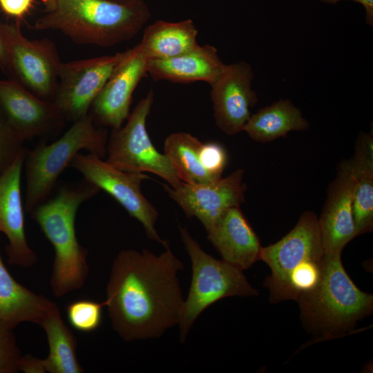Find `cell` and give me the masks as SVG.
<instances>
[{
    "mask_svg": "<svg viewBox=\"0 0 373 373\" xmlns=\"http://www.w3.org/2000/svg\"><path fill=\"white\" fill-rule=\"evenodd\" d=\"M23 142L0 105V174L12 165L25 149Z\"/></svg>",
    "mask_w": 373,
    "mask_h": 373,
    "instance_id": "27",
    "label": "cell"
},
{
    "mask_svg": "<svg viewBox=\"0 0 373 373\" xmlns=\"http://www.w3.org/2000/svg\"><path fill=\"white\" fill-rule=\"evenodd\" d=\"M329 4H336L343 0H320ZM358 3L363 6L365 10V19L368 25L373 24V0H350Z\"/></svg>",
    "mask_w": 373,
    "mask_h": 373,
    "instance_id": "31",
    "label": "cell"
},
{
    "mask_svg": "<svg viewBox=\"0 0 373 373\" xmlns=\"http://www.w3.org/2000/svg\"><path fill=\"white\" fill-rule=\"evenodd\" d=\"M200 155L206 171L216 179L220 178L227 162L225 149L216 142L202 143Z\"/></svg>",
    "mask_w": 373,
    "mask_h": 373,
    "instance_id": "29",
    "label": "cell"
},
{
    "mask_svg": "<svg viewBox=\"0 0 373 373\" xmlns=\"http://www.w3.org/2000/svg\"><path fill=\"white\" fill-rule=\"evenodd\" d=\"M206 231L223 260L244 270L259 260L262 246L240 207L227 209Z\"/></svg>",
    "mask_w": 373,
    "mask_h": 373,
    "instance_id": "18",
    "label": "cell"
},
{
    "mask_svg": "<svg viewBox=\"0 0 373 373\" xmlns=\"http://www.w3.org/2000/svg\"><path fill=\"white\" fill-rule=\"evenodd\" d=\"M145 2L122 4L108 0H55L34 28L61 32L78 44L108 48L138 34L151 18Z\"/></svg>",
    "mask_w": 373,
    "mask_h": 373,
    "instance_id": "3",
    "label": "cell"
},
{
    "mask_svg": "<svg viewBox=\"0 0 373 373\" xmlns=\"http://www.w3.org/2000/svg\"><path fill=\"white\" fill-rule=\"evenodd\" d=\"M0 105L24 142L55 133L66 122L52 101L37 97L11 79H0Z\"/></svg>",
    "mask_w": 373,
    "mask_h": 373,
    "instance_id": "15",
    "label": "cell"
},
{
    "mask_svg": "<svg viewBox=\"0 0 373 373\" xmlns=\"http://www.w3.org/2000/svg\"><path fill=\"white\" fill-rule=\"evenodd\" d=\"M21 358L14 329L0 322V373L20 371Z\"/></svg>",
    "mask_w": 373,
    "mask_h": 373,
    "instance_id": "28",
    "label": "cell"
},
{
    "mask_svg": "<svg viewBox=\"0 0 373 373\" xmlns=\"http://www.w3.org/2000/svg\"><path fill=\"white\" fill-rule=\"evenodd\" d=\"M202 142L185 132L169 135L164 144V153L168 157L182 182L204 184L216 179L204 168L200 159ZM222 178V177H221Z\"/></svg>",
    "mask_w": 373,
    "mask_h": 373,
    "instance_id": "25",
    "label": "cell"
},
{
    "mask_svg": "<svg viewBox=\"0 0 373 373\" xmlns=\"http://www.w3.org/2000/svg\"><path fill=\"white\" fill-rule=\"evenodd\" d=\"M105 302L97 303L90 300H78L66 307V316L70 325L82 332H91L97 329L102 323V308Z\"/></svg>",
    "mask_w": 373,
    "mask_h": 373,
    "instance_id": "26",
    "label": "cell"
},
{
    "mask_svg": "<svg viewBox=\"0 0 373 373\" xmlns=\"http://www.w3.org/2000/svg\"><path fill=\"white\" fill-rule=\"evenodd\" d=\"M308 128L309 123L300 109L289 99H281L251 114L243 131L253 140L267 143Z\"/></svg>",
    "mask_w": 373,
    "mask_h": 373,
    "instance_id": "24",
    "label": "cell"
},
{
    "mask_svg": "<svg viewBox=\"0 0 373 373\" xmlns=\"http://www.w3.org/2000/svg\"><path fill=\"white\" fill-rule=\"evenodd\" d=\"M224 66L214 46L199 45L175 57L148 61L147 74L155 81L204 82L211 85L220 77Z\"/></svg>",
    "mask_w": 373,
    "mask_h": 373,
    "instance_id": "19",
    "label": "cell"
},
{
    "mask_svg": "<svg viewBox=\"0 0 373 373\" xmlns=\"http://www.w3.org/2000/svg\"><path fill=\"white\" fill-rule=\"evenodd\" d=\"M154 98L151 90L129 114L126 124L112 129L105 160L122 171L155 174L176 188L183 182L168 157L155 148L146 128Z\"/></svg>",
    "mask_w": 373,
    "mask_h": 373,
    "instance_id": "7",
    "label": "cell"
},
{
    "mask_svg": "<svg viewBox=\"0 0 373 373\" xmlns=\"http://www.w3.org/2000/svg\"><path fill=\"white\" fill-rule=\"evenodd\" d=\"M341 256V252L324 254L318 285L296 300L304 322L326 337L346 332L373 309L372 295L356 286L346 273Z\"/></svg>",
    "mask_w": 373,
    "mask_h": 373,
    "instance_id": "4",
    "label": "cell"
},
{
    "mask_svg": "<svg viewBox=\"0 0 373 373\" xmlns=\"http://www.w3.org/2000/svg\"><path fill=\"white\" fill-rule=\"evenodd\" d=\"M184 265L169 247L160 255L122 250L113 262L105 306L125 341L159 338L178 325L184 298L178 278Z\"/></svg>",
    "mask_w": 373,
    "mask_h": 373,
    "instance_id": "1",
    "label": "cell"
},
{
    "mask_svg": "<svg viewBox=\"0 0 373 373\" xmlns=\"http://www.w3.org/2000/svg\"><path fill=\"white\" fill-rule=\"evenodd\" d=\"M324 254L317 215L306 211L281 240L261 247L259 260L266 262L271 271L265 282L270 290V301L286 300L290 274L304 262L321 259Z\"/></svg>",
    "mask_w": 373,
    "mask_h": 373,
    "instance_id": "10",
    "label": "cell"
},
{
    "mask_svg": "<svg viewBox=\"0 0 373 373\" xmlns=\"http://www.w3.org/2000/svg\"><path fill=\"white\" fill-rule=\"evenodd\" d=\"M57 307L43 295L18 283L6 267L0 254V322L15 329L24 322L38 324Z\"/></svg>",
    "mask_w": 373,
    "mask_h": 373,
    "instance_id": "20",
    "label": "cell"
},
{
    "mask_svg": "<svg viewBox=\"0 0 373 373\" xmlns=\"http://www.w3.org/2000/svg\"><path fill=\"white\" fill-rule=\"evenodd\" d=\"M73 123L56 141L50 144L42 142L32 149H26L24 208L27 212L48 198L61 173L81 150L106 159V128L97 126L89 113Z\"/></svg>",
    "mask_w": 373,
    "mask_h": 373,
    "instance_id": "5",
    "label": "cell"
},
{
    "mask_svg": "<svg viewBox=\"0 0 373 373\" xmlns=\"http://www.w3.org/2000/svg\"><path fill=\"white\" fill-rule=\"evenodd\" d=\"M354 175L355 186L352 216L356 236L373 229V136L372 132H361L354 146V153L346 160Z\"/></svg>",
    "mask_w": 373,
    "mask_h": 373,
    "instance_id": "22",
    "label": "cell"
},
{
    "mask_svg": "<svg viewBox=\"0 0 373 373\" xmlns=\"http://www.w3.org/2000/svg\"><path fill=\"white\" fill-rule=\"evenodd\" d=\"M198 34L191 19L177 22L157 20L144 28L138 45L148 61L167 59L198 46Z\"/></svg>",
    "mask_w": 373,
    "mask_h": 373,
    "instance_id": "23",
    "label": "cell"
},
{
    "mask_svg": "<svg viewBox=\"0 0 373 373\" xmlns=\"http://www.w3.org/2000/svg\"><path fill=\"white\" fill-rule=\"evenodd\" d=\"M6 71L10 79L37 97L52 101L58 82L61 61L52 41L29 39L19 22L0 23Z\"/></svg>",
    "mask_w": 373,
    "mask_h": 373,
    "instance_id": "8",
    "label": "cell"
},
{
    "mask_svg": "<svg viewBox=\"0 0 373 373\" xmlns=\"http://www.w3.org/2000/svg\"><path fill=\"white\" fill-rule=\"evenodd\" d=\"M254 73L249 64H225L220 77L211 84L213 117L218 128L229 135L241 131L258 101L251 88Z\"/></svg>",
    "mask_w": 373,
    "mask_h": 373,
    "instance_id": "13",
    "label": "cell"
},
{
    "mask_svg": "<svg viewBox=\"0 0 373 373\" xmlns=\"http://www.w3.org/2000/svg\"><path fill=\"white\" fill-rule=\"evenodd\" d=\"M41 1L45 6L46 12L50 11L55 7V0H41Z\"/></svg>",
    "mask_w": 373,
    "mask_h": 373,
    "instance_id": "33",
    "label": "cell"
},
{
    "mask_svg": "<svg viewBox=\"0 0 373 373\" xmlns=\"http://www.w3.org/2000/svg\"><path fill=\"white\" fill-rule=\"evenodd\" d=\"M147 63L138 44L128 49L91 105L89 114L97 126L112 129L122 126L130 114L133 94L147 75Z\"/></svg>",
    "mask_w": 373,
    "mask_h": 373,
    "instance_id": "14",
    "label": "cell"
},
{
    "mask_svg": "<svg viewBox=\"0 0 373 373\" xmlns=\"http://www.w3.org/2000/svg\"><path fill=\"white\" fill-rule=\"evenodd\" d=\"M128 50L113 55L61 62L52 102L65 119L74 122L89 113L91 105Z\"/></svg>",
    "mask_w": 373,
    "mask_h": 373,
    "instance_id": "11",
    "label": "cell"
},
{
    "mask_svg": "<svg viewBox=\"0 0 373 373\" xmlns=\"http://www.w3.org/2000/svg\"><path fill=\"white\" fill-rule=\"evenodd\" d=\"M33 6V0H0V8L7 15L21 19Z\"/></svg>",
    "mask_w": 373,
    "mask_h": 373,
    "instance_id": "30",
    "label": "cell"
},
{
    "mask_svg": "<svg viewBox=\"0 0 373 373\" xmlns=\"http://www.w3.org/2000/svg\"><path fill=\"white\" fill-rule=\"evenodd\" d=\"M355 180L346 160L338 164L318 224L325 254L341 252L356 236L352 216Z\"/></svg>",
    "mask_w": 373,
    "mask_h": 373,
    "instance_id": "17",
    "label": "cell"
},
{
    "mask_svg": "<svg viewBox=\"0 0 373 373\" xmlns=\"http://www.w3.org/2000/svg\"><path fill=\"white\" fill-rule=\"evenodd\" d=\"M44 330L49 354L44 359L28 355L23 363L27 373H82L78 361L77 341L61 318L57 307L39 325Z\"/></svg>",
    "mask_w": 373,
    "mask_h": 373,
    "instance_id": "21",
    "label": "cell"
},
{
    "mask_svg": "<svg viewBox=\"0 0 373 373\" xmlns=\"http://www.w3.org/2000/svg\"><path fill=\"white\" fill-rule=\"evenodd\" d=\"M179 231L192 267L189 291L178 323L180 342L184 343L193 323L207 307L225 297L252 296L258 292L243 270L206 253L186 228L180 226Z\"/></svg>",
    "mask_w": 373,
    "mask_h": 373,
    "instance_id": "6",
    "label": "cell"
},
{
    "mask_svg": "<svg viewBox=\"0 0 373 373\" xmlns=\"http://www.w3.org/2000/svg\"><path fill=\"white\" fill-rule=\"evenodd\" d=\"M26 149L0 174V233L8 240L5 248L8 263L21 267H29L37 260L25 231L21 178Z\"/></svg>",
    "mask_w": 373,
    "mask_h": 373,
    "instance_id": "16",
    "label": "cell"
},
{
    "mask_svg": "<svg viewBox=\"0 0 373 373\" xmlns=\"http://www.w3.org/2000/svg\"><path fill=\"white\" fill-rule=\"evenodd\" d=\"M244 173L238 169L225 178L204 184L182 182L176 188L162 185L188 216L197 218L207 230L227 209L240 207L245 201Z\"/></svg>",
    "mask_w": 373,
    "mask_h": 373,
    "instance_id": "12",
    "label": "cell"
},
{
    "mask_svg": "<svg viewBox=\"0 0 373 373\" xmlns=\"http://www.w3.org/2000/svg\"><path fill=\"white\" fill-rule=\"evenodd\" d=\"M122 4H134L145 2L146 0H108Z\"/></svg>",
    "mask_w": 373,
    "mask_h": 373,
    "instance_id": "34",
    "label": "cell"
},
{
    "mask_svg": "<svg viewBox=\"0 0 373 373\" xmlns=\"http://www.w3.org/2000/svg\"><path fill=\"white\" fill-rule=\"evenodd\" d=\"M69 166L116 200L131 217L142 224L149 239L162 244L165 248L169 247V242L160 237L155 228L157 211L141 191L142 182L149 179V176L144 173L118 170L104 159L90 153H77Z\"/></svg>",
    "mask_w": 373,
    "mask_h": 373,
    "instance_id": "9",
    "label": "cell"
},
{
    "mask_svg": "<svg viewBox=\"0 0 373 373\" xmlns=\"http://www.w3.org/2000/svg\"><path fill=\"white\" fill-rule=\"evenodd\" d=\"M0 69L5 73L6 71V59L4 48L0 35Z\"/></svg>",
    "mask_w": 373,
    "mask_h": 373,
    "instance_id": "32",
    "label": "cell"
},
{
    "mask_svg": "<svg viewBox=\"0 0 373 373\" xmlns=\"http://www.w3.org/2000/svg\"><path fill=\"white\" fill-rule=\"evenodd\" d=\"M99 191L83 178L62 185L30 212L55 250L50 287L56 297L82 288L88 277V251L78 242L75 218L81 204Z\"/></svg>",
    "mask_w": 373,
    "mask_h": 373,
    "instance_id": "2",
    "label": "cell"
}]
</instances>
